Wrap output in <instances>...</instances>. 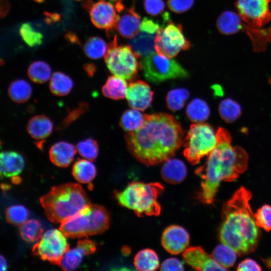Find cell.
Listing matches in <instances>:
<instances>
[{
  "label": "cell",
  "mask_w": 271,
  "mask_h": 271,
  "mask_svg": "<svg viewBox=\"0 0 271 271\" xmlns=\"http://www.w3.org/2000/svg\"><path fill=\"white\" fill-rule=\"evenodd\" d=\"M51 68L43 61L33 62L28 69V76L33 82L42 84L46 82L51 77Z\"/></svg>",
  "instance_id": "cell-32"
},
{
  "label": "cell",
  "mask_w": 271,
  "mask_h": 271,
  "mask_svg": "<svg viewBox=\"0 0 271 271\" xmlns=\"http://www.w3.org/2000/svg\"><path fill=\"white\" fill-rule=\"evenodd\" d=\"M165 5L162 0H145L144 8L147 13L153 16L160 14Z\"/></svg>",
  "instance_id": "cell-44"
},
{
  "label": "cell",
  "mask_w": 271,
  "mask_h": 271,
  "mask_svg": "<svg viewBox=\"0 0 271 271\" xmlns=\"http://www.w3.org/2000/svg\"><path fill=\"white\" fill-rule=\"evenodd\" d=\"M210 108L204 100L195 98L188 105L186 115L190 120L195 123L203 122L210 115Z\"/></svg>",
  "instance_id": "cell-27"
},
{
  "label": "cell",
  "mask_w": 271,
  "mask_h": 271,
  "mask_svg": "<svg viewBox=\"0 0 271 271\" xmlns=\"http://www.w3.org/2000/svg\"><path fill=\"white\" fill-rule=\"evenodd\" d=\"M84 255L83 252L77 247L69 249L63 256L59 265L64 270L75 269L81 263Z\"/></svg>",
  "instance_id": "cell-37"
},
{
  "label": "cell",
  "mask_w": 271,
  "mask_h": 271,
  "mask_svg": "<svg viewBox=\"0 0 271 271\" xmlns=\"http://www.w3.org/2000/svg\"><path fill=\"white\" fill-rule=\"evenodd\" d=\"M130 41V46L137 56H147L155 52V40L156 35L140 31Z\"/></svg>",
  "instance_id": "cell-24"
},
{
  "label": "cell",
  "mask_w": 271,
  "mask_h": 271,
  "mask_svg": "<svg viewBox=\"0 0 271 271\" xmlns=\"http://www.w3.org/2000/svg\"><path fill=\"white\" fill-rule=\"evenodd\" d=\"M76 1H82V0H76Z\"/></svg>",
  "instance_id": "cell-52"
},
{
  "label": "cell",
  "mask_w": 271,
  "mask_h": 271,
  "mask_svg": "<svg viewBox=\"0 0 271 271\" xmlns=\"http://www.w3.org/2000/svg\"><path fill=\"white\" fill-rule=\"evenodd\" d=\"M217 132V146L208 156L206 163L195 171L202 179L198 198L206 204L213 202L222 181H234L245 171L248 165L247 154L242 148L231 145L228 132L219 128Z\"/></svg>",
  "instance_id": "cell-2"
},
{
  "label": "cell",
  "mask_w": 271,
  "mask_h": 271,
  "mask_svg": "<svg viewBox=\"0 0 271 271\" xmlns=\"http://www.w3.org/2000/svg\"><path fill=\"white\" fill-rule=\"evenodd\" d=\"M127 84L125 79L116 76H109L102 88V93L105 97L119 100L126 96Z\"/></svg>",
  "instance_id": "cell-23"
},
{
  "label": "cell",
  "mask_w": 271,
  "mask_h": 271,
  "mask_svg": "<svg viewBox=\"0 0 271 271\" xmlns=\"http://www.w3.org/2000/svg\"><path fill=\"white\" fill-rule=\"evenodd\" d=\"M164 190L163 186L159 182L134 181L122 191H115L114 195L121 206L132 210L138 216H157L161 211L158 198Z\"/></svg>",
  "instance_id": "cell-5"
},
{
  "label": "cell",
  "mask_w": 271,
  "mask_h": 271,
  "mask_svg": "<svg viewBox=\"0 0 271 271\" xmlns=\"http://www.w3.org/2000/svg\"><path fill=\"white\" fill-rule=\"evenodd\" d=\"M77 247L83 252L85 255L91 254L96 251L95 244L91 240L87 238L78 240Z\"/></svg>",
  "instance_id": "cell-47"
},
{
  "label": "cell",
  "mask_w": 271,
  "mask_h": 271,
  "mask_svg": "<svg viewBox=\"0 0 271 271\" xmlns=\"http://www.w3.org/2000/svg\"><path fill=\"white\" fill-rule=\"evenodd\" d=\"M145 115L136 109H127L122 113L120 117V126L128 132L134 131L143 124Z\"/></svg>",
  "instance_id": "cell-30"
},
{
  "label": "cell",
  "mask_w": 271,
  "mask_h": 271,
  "mask_svg": "<svg viewBox=\"0 0 271 271\" xmlns=\"http://www.w3.org/2000/svg\"><path fill=\"white\" fill-rule=\"evenodd\" d=\"M76 150L81 156L91 161L95 160L98 155V143L92 139H87L78 143Z\"/></svg>",
  "instance_id": "cell-40"
},
{
  "label": "cell",
  "mask_w": 271,
  "mask_h": 271,
  "mask_svg": "<svg viewBox=\"0 0 271 271\" xmlns=\"http://www.w3.org/2000/svg\"><path fill=\"white\" fill-rule=\"evenodd\" d=\"M88 109V104L86 102H80L78 106L70 111L58 126V130H62L71 124Z\"/></svg>",
  "instance_id": "cell-42"
},
{
  "label": "cell",
  "mask_w": 271,
  "mask_h": 271,
  "mask_svg": "<svg viewBox=\"0 0 271 271\" xmlns=\"http://www.w3.org/2000/svg\"><path fill=\"white\" fill-rule=\"evenodd\" d=\"M134 265L139 270H155L159 267V258L154 250L143 249L136 254L134 258Z\"/></svg>",
  "instance_id": "cell-25"
},
{
  "label": "cell",
  "mask_w": 271,
  "mask_h": 271,
  "mask_svg": "<svg viewBox=\"0 0 271 271\" xmlns=\"http://www.w3.org/2000/svg\"><path fill=\"white\" fill-rule=\"evenodd\" d=\"M116 7L110 3L100 0L89 7L92 23L96 27L109 31L115 28L118 18Z\"/></svg>",
  "instance_id": "cell-14"
},
{
  "label": "cell",
  "mask_w": 271,
  "mask_h": 271,
  "mask_svg": "<svg viewBox=\"0 0 271 271\" xmlns=\"http://www.w3.org/2000/svg\"><path fill=\"white\" fill-rule=\"evenodd\" d=\"M112 1L117 2H117H120L121 0H112Z\"/></svg>",
  "instance_id": "cell-51"
},
{
  "label": "cell",
  "mask_w": 271,
  "mask_h": 271,
  "mask_svg": "<svg viewBox=\"0 0 271 271\" xmlns=\"http://www.w3.org/2000/svg\"><path fill=\"white\" fill-rule=\"evenodd\" d=\"M1 270L5 271L7 269V262L6 258L3 255H1Z\"/></svg>",
  "instance_id": "cell-49"
},
{
  "label": "cell",
  "mask_w": 271,
  "mask_h": 271,
  "mask_svg": "<svg viewBox=\"0 0 271 271\" xmlns=\"http://www.w3.org/2000/svg\"><path fill=\"white\" fill-rule=\"evenodd\" d=\"M271 0H236L237 13L247 26L260 28L271 21Z\"/></svg>",
  "instance_id": "cell-13"
},
{
  "label": "cell",
  "mask_w": 271,
  "mask_h": 271,
  "mask_svg": "<svg viewBox=\"0 0 271 271\" xmlns=\"http://www.w3.org/2000/svg\"><path fill=\"white\" fill-rule=\"evenodd\" d=\"M190 235L183 227L172 225L164 231L162 245L165 249L172 254H178L184 252L189 245Z\"/></svg>",
  "instance_id": "cell-16"
},
{
  "label": "cell",
  "mask_w": 271,
  "mask_h": 271,
  "mask_svg": "<svg viewBox=\"0 0 271 271\" xmlns=\"http://www.w3.org/2000/svg\"><path fill=\"white\" fill-rule=\"evenodd\" d=\"M237 254L231 247L222 243L214 248L212 255L219 264L227 269L234 265Z\"/></svg>",
  "instance_id": "cell-34"
},
{
  "label": "cell",
  "mask_w": 271,
  "mask_h": 271,
  "mask_svg": "<svg viewBox=\"0 0 271 271\" xmlns=\"http://www.w3.org/2000/svg\"><path fill=\"white\" fill-rule=\"evenodd\" d=\"M185 261L193 268L199 270H225L212 255L207 253L200 246H190L183 253Z\"/></svg>",
  "instance_id": "cell-18"
},
{
  "label": "cell",
  "mask_w": 271,
  "mask_h": 271,
  "mask_svg": "<svg viewBox=\"0 0 271 271\" xmlns=\"http://www.w3.org/2000/svg\"><path fill=\"white\" fill-rule=\"evenodd\" d=\"M154 93L146 82L137 80L128 85L126 98L128 105L133 109L144 111L151 104Z\"/></svg>",
  "instance_id": "cell-17"
},
{
  "label": "cell",
  "mask_w": 271,
  "mask_h": 271,
  "mask_svg": "<svg viewBox=\"0 0 271 271\" xmlns=\"http://www.w3.org/2000/svg\"><path fill=\"white\" fill-rule=\"evenodd\" d=\"M218 110L221 118L228 123L234 122L241 114L240 105L235 100L229 98L220 102Z\"/></svg>",
  "instance_id": "cell-35"
},
{
  "label": "cell",
  "mask_w": 271,
  "mask_h": 271,
  "mask_svg": "<svg viewBox=\"0 0 271 271\" xmlns=\"http://www.w3.org/2000/svg\"><path fill=\"white\" fill-rule=\"evenodd\" d=\"M140 66L146 79L155 84L189 76V73L177 61L158 53L145 57Z\"/></svg>",
  "instance_id": "cell-10"
},
{
  "label": "cell",
  "mask_w": 271,
  "mask_h": 271,
  "mask_svg": "<svg viewBox=\"0 0 271 271\" xmlns=\"http://www.w3.org/2000/svg\"><path fill=\"white\" fill-rule=\"evenodd\" d=\"M191 47L190 42L184 36L181 25L175 24L169 20L167 24L162 25L157 33L155 48L157 53L172 58L181 50Z\"/></svg>",
  "instance_id": "cell-11"
},
{
  "label": "cell",
  "mask_w": 271,
  "mask_h": 271,
  "mask_svg": "<svg viewBox=\"0 0 271 271\" xmlns=\"http://www.w3.org/2000/svg\"><path fill=\"white\" fill-rule=\"evenodd\" d=\"M108 48V45L105 41L96 36L88 38L83 47L85 55L92 59H97L104 56Z\"/></svg>",
  "instance_id": "cell-33"
},
{
  "label": "cell",
  "mask_w": 271,
  "mask_h": 271,
  "mask_svg": "<svg viewBox=\"0 0 271 271\" xmlns=\"http://www.w3.org/2000/svg\"><path fill=\"white\" fill-rule=\"evenodd\" d=\"M161 26L152 19L144 18L141 24L140 31L156 35Z\"/></svg>",
  "instance_id": "cell-45"
},
{
  "label": "cell",
  "mask_w": 271,
  "mask_h": 271,
  "mask_svg": "<svg viewBox=\"0 0 271 271\" xmlns=\"http://www.w3.org/2000/svg\"><path fill=\"white\" fill-rule=\"evenodd\" d=\"M183 131L173 116L146 114L141 127L128 132L125 139L129 151L140 162L153 166L172 158L183 143Z\"/></svg>",
  "instance_id": "cell-1"
},
{
  "label": "cell",
  "mask_w": 271,
  "mask_h": 271,
  "mask_svg": "<svg viewBox=\"0 0 271 271\" xmlns=\"http://www.w3.org/2000/svg\"><path fill=\"white\" fill-rule=\"evenodd\" d=\"M32 93L30 84L24 79H16L9 85L8 94L15 102L24 103L28 100Z\"/></svg>",
  "instance_id": "cell-29"
},
{
  "label": "cell",
  "mask_w": 271,
  "mask_h": 271,
  "mask_svg": "<svg viewBox=\"0 0 271 271\" xmlns=\"http://www.w3.org/2000/svg\"><path fill=\"white\" fill-rule=\"evenodd\" d=\"M19 231L23 240L28 242H33L38 241L42 237L43 228L38 220L32 219L21 225Z\"/></svg>",
  "instance_id": "cell-31"
},
{
  "label": "cell",
  "mask_w": 271,
  "mask_h": 271,
  "mask_svg": "<svg viewBox=\"0 0 271 271\" xmlns=\"http://www.w3.org/2000/svg\"><path fill=\"white\" fill-rule=\"evenodd\" d=\"M250 192L241 187L224 204L220 240L241 255L254 250L259 237L250 200Z\"/></svg>",
  "instance_id": "cell-3"
},
{
  "label": "cell",
  "mask_w": 271,
  "mask_h": 271,
  "mask_svg": "<svg viewBox=\"0 0 271 271\" xmlns=\"http://www.w3.org/2000/svg\"><path fill=\"white\" fill-rule=\"evenodd\" d=\"M73 87L72 79L61 72L54 73L51 77L49 88L53 94L62 96L69 94Z\"/></svg>",
  "instance_id": "cell-28"
},
{
  "label": "cell",
  "mask_w": 271,
  "mask_h": 271,
  "mask_svg": "<svg viewBox=\"0 0 271 271\" xmlns=\"http://www.w3.org/2000/svg\"><path fill=\"white\" fill-rule=\"evenodd\" d=\"M194 0H168L169 9L176 13H181L190 9L194 4Z\"/></svg>",
  "instance_id": "cell-43"
},
{
  "label": "cell",
  "mask_w": 271,
  "mask_h": 271,
  "mask_svg": "<svg viewBox=\"0 0 271 271\" xmlns=\"http://www.w3.org/2000/svg\"><path fill=\"white\" fill-rule=\"evenodd\" d=\"M218 31L223 35H233L239 32L247 34L252 42L253 50L259 52L265 50L267 45L271 42V27L266 29L252 28L246 25L237 13L231 11H225L216 21Z\"/></svg>",
  "instance_id": "cell-8"
},
{
  "label": "cell",
  "mask_w": 271,
  "mask_h": 271,
  "mask_svg": "<svg viewBox=\"0 0 271 271\" xmlns=\"http://www.w3.org/2000/svg\"><path fill=\"white\" fill-rule=\"evenodd\" d=\"M161 270H184L182 262L178 258L171 257L165 260L160 267Z\"/></svg>",
  "instance_id": "cell-46"
},
{
  "label": "cell",
  "mask_w": 271,
  "mask_h": 271,
  "mask_svg": "<svg viewBox=\"0 0 271 271\" xmlns=\"http://www.w3.org/2000/svg\"><path fill=\"white\" fill-rule=\"evenodd\" d=\"M237 270L249 271L260 270V265L254 260L247 258L242 261L238 265Z\"/></svg>",
  "instance_id": "cell-48"
},
{
  "label": "cell",
  "mask_w": 271,
  "mask_h": 271,
  "mask_svg": "<svg viewBox=\"0 0 271 271\" xmlns=\"http://www.w3.org/2000/svg\"><path fill=\"white\" fill-rule=\"evenodd\" d=\"M110 222L105 207L91 203L62 222L59 229L67 237L79 238L103 233Z\"/></svg>",
  "instance_id": "cell-6"
},
{
  "label": "cell",
  "mask_w": 271,
  "mask_h": 271,
  "mask_svg": "<svg viewBox=\"0 0 271 271\" xmlns=\"http://www.w3.org/2000/svg\"><path fill=\"white\" fill-rule=\"evenodd\" d=\"M20 34L24 41L30 47L39 46L42 43V34L30 23H24L21 25Z\"/></svg>",
  "instance_id": "cell-39"
},
{
  "label": "cell",
  "mask_w": 271,
  "mask_h": 271,
  "mask_svg": "<svg viewBox=\"0 0 271 271\" xmlns=\"http://www.w3.org/2000/svg\"><path fill=\"white\" fill-rule=\"evenodd\" d=\"M5 214L8 222L15 225H21L27 220L29 212L25 206L15 205L7 208Z\"/></svg>",
  "instance_id": "cell-38"
},
{
  "label": "cell",
  "mask_w": 271,
  "mask_h": 271,
  "mask_svg": "<svg viewBox=\"0 0 271 271\" xmlns=\"http://www.w3.org/2000/svg\"><path fill=\"white\" fill-rule=\"evenodd\" d=\"M91 161L85 159H78L74 164L72 170V175L79 182L88 183L95 178L96 169L94 164Z\"/></svg>",
  "instance_id": "cell-26"
},
{
  "label": "cell",
  "mask_w": 271,
  "mask_h": 271,
  "mask_svg": "<svg viewBox=\"0 0 271 271\" xmlns=\"http://www.w3.org/2000/svg\"><path fill=\"white\" fill-rule=\"evenodd\" d=\"M118 18L115 28L119 34L125 38H133L140 31L141 18L133 7L125 8L120 2L115 6Z\"/></svg>",
  "instance_id": "cell-15"
},
{
  "label": "cell",
  "mask_w": 271,
  "mask_h": 271,
  "mask_svg": "<svg viewBox=\"0 0 271 271\" xmlns=\"http://www.w3.org/2000/svg\"><path fill=\"white\" fill-rule=\"evenodd\" d=\"M189 96V91L184 88H177L170 90L166 97L168 108L173 111L181 110Z\"/></svg>",
  "instance_id": "cell-36"
},
{
  "label": "cell",
  "mask_w": 271,
  "mask_h": 271,
  "mask_svg": "<svg viewBox=\"0 0 271 271\" xmlns=\"http://www.w3.org/2000/svg\"><path fill=\"white\" fill-rule=\"evenodd\" d=\"M40 202L47 218L55 223H61L91 204L85 192L77 183L53 187L40 198Z\"/></svg>",
  "instance_id": "cell-4"
},
{
  "label": "cell",
  "mask_w": 271,
  "mask_h": 271,
  "mask_svg": "<svg viewBox=\"0 0 271 271\" xmlns=\"http://www.w3.org/2000/svg\"><path fill=\"white\" fill-rule=\"evenodd\" d=\"M1 176L13 177L20 174L25 166L23 157L14 151H4L0 154Z\"/></svg>",
  "instance_id": "cell-20"
},
{
  "label": "cell",
  "mask_w": 271,
  "mask_h": 271,
  "mask_svg": "<svg viewBox=\"0 0 271 271\" xmlns=\"http://www.w3.org/2000/svg\"><path fill=\"white\" fill-rule=\"evenodd\" d=\"M256 225L266 231L271 230V206L264 205L254 213Z\"/></svg>",
  "instance_id": "cell-41"
},
{
  "label": "cell",
  "mask_w": 271,
  "mask_h": 271,
  "mask_svg": "<svg viewBox=\"0 0 271 271\" xmlns=\"http://www.w3.org/2000/svg\"><path fill=\"white\" fill-rule=\"evenodd\" d=\"M138 58L130 46L118 45L116 37L108 45L104 56L105 63L110 72L129 81L133 80L138 76Z\"/></svg>",
  "instance_id": "cell-9"
},
{
  "label": "cell",
  "mask_w": 271,
  "mask_h": 271,
  "mask_svg": "<svg viewBox=\"0 0 271 271\" xmlns=\"http://www.w3.org/2000/svg\"><path fill=\"white\" fill-rule=\"evenodd\" d=\"M187 172L184 163L178 159L172 158L164 162L161 170L163 179L172 184L181 183L185 179Z\"/></svg>",
  "instance_id": "cell-21"
},
{
  "label": "cell",
  "mask_w": 271,
  "mask_h": 271,
  "mask_svg": "<svg viewBox=\"0 0 271 271\" xmlns=\"http://www.w3.org/2000/svg\"><path fill=\"white\" fill-rule=\"evenodd\" d=\"M53 127V123L49 117L44 115H37L29 120L27 130L32 138L41 141L51 134Z\"/></svg>",
  "instance_id": "cell-22"
},
{
  "label": "cell",
  "mask_w": 271,
  "mask_h": 271,
  "mask_svg": "<svg viewBox=\"0 0 271 271\" xmlns=\"http://www.w3.org/2000/svg\"><path fill=\"white\" fill-rule=\"evenodd\" d=\"M76 149L72 144L60 141L53 144L49 150V157L55 165L59 167L68 166L73 160Z\"/></svg>",
  "instance_id": "cell-19"
},
{
  "label": "cell",
  "mask_w": 271,
  "mask_h": 271,
  "mask_svg": "<svg viewBox=\"0 0 271 271\" xmlns=\"http://www.w3.org/2000/svg\"><path fill=\"white\" fill-rule=\"evenodd\" d=\"M85 69L89 76H92L95 71V67L93 65L88 64L85 67Z\"/></svg>",
  "instance_id": "cell-50"
},
{
  "label": "cell",
  "mask_w": 271,
  "mask_h": 271,
  "mask_svg": "<svg viewBox=\"0 0 271 271\" xmlns=\"http://www.w3.org/2000/svg\"><path fill=\"white\" fill-rule=\"evenodd\" d=\"M218 142L217 130L212 126L203 122L193 124L185 139L184 156L192 165H196L213 151Z\"/></svg>",
  "instance_id": "cell-7"
},
{
  "label": "cell",
  "mask_w": 271,
  "mask_h": 271,
  "mask_svg": "<svg viewBox=\"0 0 271 271\" xmlns=\"http://www.w3.org/2000/svg\"><path fill=\"white\" fill-rule=\"evenodd\" d=\"M66 237L60 230L49 229L33 246L32 252L43 260L59 265L64 254L69 249Z\"/></svg>",
  "instance_id": "cell-12"
}]
</instances>
